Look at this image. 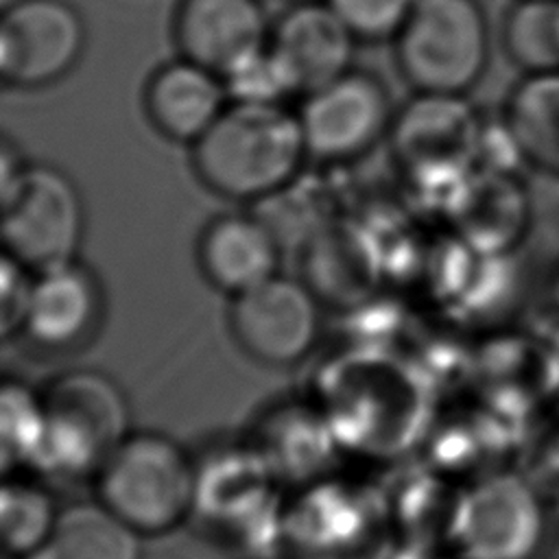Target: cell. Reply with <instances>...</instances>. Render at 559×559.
<instances>
[{
	"instance_id": "cell-21",
	"label": "cell",
	"mask_w": 559,
	"mask_h": 559,
	"mask_svg": "<svg viewBox=\"0 0 559 559\" xmlns=\"http://www.w3.org/2000/svg\"><path fill=\"white\" fill-rule=\"evenodd\" d=\"M0 435L2 467L7 474L13 465H44L46 421L41 395L33 393L22 382L7 380L0 395Z\"/></svg>"
},
{
	"instance_id": "cell-23",
	"label": "cell",
	"mask_w": 559,
	"mask_h": 559,
	"mask_svg": "<svg viewBox=\"0 0 559 559\" xmlns=\"http://www.w3.org/2000/svg\"><path fill=\"white\" fill-rule=\"evenodd\" d=\"M358 41H393L417 0H328Z\"/></svg>"
},
{
	"instance_id": "cell-12",
	"label": "cell",
	"mask_w": 559,
	"mask_h": 559,
	"mask_svg": "<svg viewBox=\"0 0 559 559\" xmlns=\"http://www.w3.org/2000/svg\"><path fill=\"white\" fill-rule=\"evenodd\" d=\"M450 210L461 240L483 255H513L533 229V201L518 173L474 168Z\"/></svg>"
},
{
	"instance_id": "cell-14",
	"label": "cell",
	"mask_w": 559,
	"mask_h": 559,
	"mask_svg": "<svg viewBox=\"0 0 559 559\" xmlns=\"http://www.w3.org/2000/svg\"><path fill=\"white\" fill-rule=\"evenodd\" d=\"M103 317V288L79 260L37 271L22 334L46 349H72L87 341Z\"/></svg>"
},
{
	"instance_id": "cell-11",
	"label": "cell",
	"mask_w": 559,
	"mask_h": 559,
	"mask_svg": "<svg viewBox=\"0 0 559 559\" xmlns=\"http://www.w3.org/2000/svg\"><path fill=\"white\" fill-rule=\"evenodd\" d=\"M269 44L304 96L354 68L358 39L328 0H301L271 24Z\"/></svg>"
},
{
	"instance_id": "cell-5",
	"label": "cell",
	"mask_w": 559,
	"mask_h": 559,
	"mask_svg": "<svg viewBox=\"0 0 559 559\" xmlns=\"http://www.w3.org/2000/svg\"><path fill=\"white\" fill-rule=\"evenodd\" d=\"M0 181L4 253L35 273L76 260L85 207L74 179L52 164L24 162Z\"/></svg>"
},
{
	"instance_id": "cell-17",
	"label": "cell",
	"mask_w": 559,
	"mask_h": 559,
	"mask_svg": "<svg viewBox=\"0 0 559 559\" xmlns=\"http://www.w3.org/2000/svg\"><path fill=\"white\" fill-rule=\"evenodd\" d=\"M502 118L524 164L559 179V70L524 74L509 92Z\"/></svg>"
},
{
	"instance_id": "cell-7",
	"label": "cell",
	"mask_w": 559,
	"mask_h": 559,
	"mask_svg": "<svg viewBox=\"0 0 559 559\" xmlns=\"http://www.w3.org/2000/svg\"><path fill=\"white\" fill-rule=\"evenodd\" d=\"M297 116L308 157L338 164L362 157L389 138L395 109L380 76L352 68L304 94Z\"/></svg>"
},
{
	"instance_id": "cell-19",
	"label": "cell",
	"mask_w": 559,
	"mask_h": 559,
	"mask_svg": "<svg viewBox=\"0 0 559 559\" xmlns=\"http://www.w3.org/2000/svg\"><path fill=\"white\" fill-rule=\"evenodd\" d=\"M59 513L48 489L26 478H7L0 493V535L7 557L28 559L46 552Z\"/></svg>"
},
{
	"instance_id": "cell-8",
	"label": "cell",
	"mask_w": 559,
	"mask_h": 559,
	"mask_svg": "<svg viewBox=\"0 0 559 559\" xmlns=\"http://www.w3.org/2000/svg\"><path fill=\"white\" fill-rule=\"evenodd\" d=\"M85 44V20L70 0H11L0 17L2 83L50 87L79 66Z\"/></svg>"
},
{
	"instance_id": "cell-2",
	"label": "cell",
	"mask_w": 559,
	"mask_h": 559,
	"mask_svg": "<svg viewBox=\"0 0 559 559\" xmlns=\"http://www.w3.org/2000/svg\"><path fill=\"white\" fill-rule=\"evenodd\" d=\"M452 535L461 559H548L559 542L557 498L524 465L485 472L459 498Z\"/></svg>"
},
{
	"instance_id": "cell-1",
	"label": "cell",
	"mask_w": 559,
	"mask_h": 559,
	"mask_svg": "<svg viewBox=\"0 0 559 559\" xmlns=\"http://www.w3.org/2000/svg\"><path fill=\"white\" fill-rule=\"evenodd\" d=\"M190 151L199 181L231 201L280 194L308 157L297 111L262 103H229Z\"/></svg>"
},
{
	"instance_id": "cell-16",
	"label": "cell",
	"mask_w": 559,
	"mask_h": 559,
	"mask_svg": "<svg viewBox=\"0 0 559 559\" xmlns=\"http://www.w3.org/2000/svg\"><path fill=\"white\" fill-rule=\"evenodd\" d=\"M205 280L236 297L280 273V240L253 214H223L205 225L197 245Z\"/></svg>"
},
{
	"instance_id": "cell-20",
	"label": "cell",
	"mask_w": 559,
	"mask_h": 559,
	"mask_svg": "<svg viewBox=\"0 0 559 559\" xmlns=\"http://www.w3.org/2000/svg\"><path fill=\"white\" fill-rule=\"evenodd\" d=\"M500 39L524 74L559 70V0H513L502 15Z\"/></svg>"
},
{
	"instance_id": "cell-18",
	"label": "cell",
	"mask_w": 559,
	"mask_h": 559,
	"mask_svg": "<svg viewBox=\"0 0 559 559\" xmlns=\"http://www.w3.org/2000/svg\"><path fill=\"white\" fill-rule=\"evenodd\" d=\"M142 537L96 498L61 509L48 550L52 559H142Z\"/></svg>"
},
{
	"instance_id": "cell-13",
	"label": "cell",
	"mask_w": 559,
	"mask_h": 559,
	"mask_svg": "<svg viewBox=\"0 0 559 559\" xmlns=\"http://www.w3.org/2000/svg\"><path fill=\"white\" fill-rule=\"evenodd\" d=\"M271 24L260 0H179L173 41L181 57L225 74L266 46Z\"/></svg>"
},
{
	"instance_id": "cell-6",
	"label": "cell",
	"mask_w": 559,
	"mask_h": 559,
	"mask_svg": "<svg viewBox=\"0 0 559 559\" xmlns=\"http://www.w3.org/2000/svg\"><path fill=\"white\" fill-rule=\"evenodd\" d=\"M46 421L44 465L70 476L94 474L129 437L122 389L94 369H74L41 393Z\"/></svg>"
},
{
	"instance_id": "cell-10",
	"label": "cell",
	"mask_w": 559,
	"mask_h": 559,
	"mask_svg": "<svg viewBox=\"0 0 559 559\" xmlns=\"http://www.w3.org/2000/svg\"><path fill=\"white\" fill-rule=\"evenodd\" d=\"M229 325L253 360L273 367L293 365L314 347L319 336V295L306 282L277 273L231 297Z\"/></svg>"
},
{
	"instance_id": "cell-24",
	"label": "cell",
	"mask_w": 559,
	"mask_h": 559,
	"mask_svg": "<svg viewBox=\"0 0 559 559\" xmlns=\"http://www.w3.org/2000/svg\"><path fill=\"white\" fill-rule=\"evenodd\" d=\"M524 467L559 498V406L546 408L524 441Z\"/></svg>"
},
{
	"instance_id": "cell-4",
	"label": "cell",
	"mask_w": 559,
	"mask_h": 559,
	"mask_svg": "<svg viewBox=\"0 0 559 559\" xmlns=\"http://www.w3.org/2000/svg\"><path fill=\"white\" fill-rule=\"evenodd\" d=\"M393 55L415 92L467 94L491 59L485 7L480 0H417L393 39Z\"/></svg>"
},
{
	"instance_id": "cell-3",
	"label": "cell",
	"mask_w": 559,
	"mask_h": 559,
	"mask_svg": "<svg viewBox=\"0 0 559 559\" xmlns=\"http://www.w3.org/2000/svg\"><path fill=\"white\" fill-rule=\"evenodd\" d=\"M96 498L142 535L177 528L199 498L190 454L162 432H129L96 472Z\"/></svg>"
},
{
	"instance_id": "cell-25",
	"label": "cell",
	"mask_w": 559,
	"mask_h": 559,
	"mask_svg": "<svg viewBox=\"0 0 559 559\" xmlns=\"http://www.w3.org/2000/svg\"><path fill=\"white\" fill-rule=\"evenodd\" d=\"M33 280L35 271L4 253L0 271V328L4 338L24 328Z\"/></svg>"
},
{
	"instance_id": "cell-15",
	"label": "cell",
	"mask_w": 559,
	"mask_h": 559,
	"mask_svg": "<svg viewBox=\"0 0 559 559\" xmlns=\"http://www.w3.org/2000/svg\"><path fill=\"white\" fill-rule=\"evenodd\" d=\"M229 103L223 76L181 55L157 66L144 85L148 122L177 144L192 146Z\"/></svg>"
},
{
	"instance_id": "cell-26",
	"label": "cell",
	"mask_w": 559,
	"mask_h": 559,
	"mask_svg": "<svg viewBox=\"0 0 559 559\" xmlns=\"http://www.w3.org/2000/svg\"><path fill=\"white\" fill-rule=\"evenodd\" d=\"M542 362V389L546 408L559 406V321H539L535 328Z\"/></svg>"
},
{
	"instance_id": "cell-27",
	"label": "cell",
	"mask_w": 559,
	"mask_h": 559,
	"mask_svg": "<svg viewBox=\"0 0 559 559\" xmlns=\"http://www.w3.org/2000/svg\"><path fill=\"white\" fill-rule=\"evenodd\" d=\"M539 321H559V255L550 262L539 286Z\"/></svg>"
},
{
	"instance_id": "cell-9",
	"label": "cell",
	"mask_w": 559,
	"mask_h": 559,
	"mask_svg": "<svg viewBox=\"0 0 559 559\" xmlns=\"http://www.w3.org/2000/svg\"><path fill=\"white\" fill-rule=\"evenodd\" d=\"M480 127L483 116L465 94L415 92L395 111L389 140L411 173L463 181L474 170Z\"/></svg>"
},
{
	"instance_id": "cell-22",
	"label": "cell",
	"mask_w": 559,
	"mask_h": 559,
	"mask_svg": "<svg viewBox=\"0 0 559 559\" xmlns=\"http://www.w3.org/2000/svg\"><path fill=\"white\" fill-rule=\"evenodd\" d=\"M221 76L231 103L284 105L286 98L299 96L286 66L271 44L251 52Z\"/></svg>"
}]
</instances>
